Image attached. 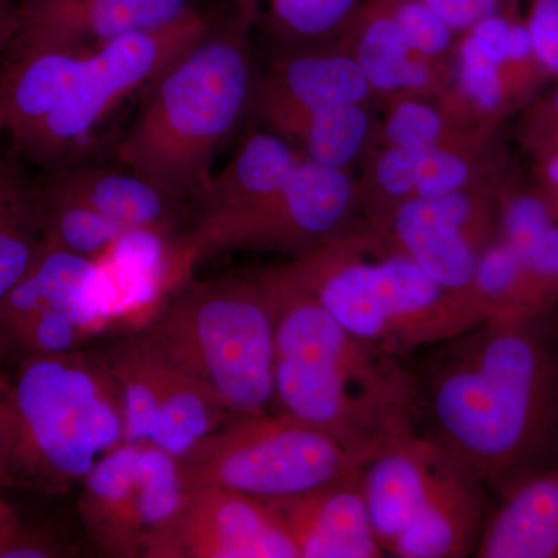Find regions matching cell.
I'll return each instance as SVG.
<instances>
[{
    "instance_id": "cell-1",
    "label": "cell",
    "mask_w": 558,
    "mask_h": 558,
    "mask_svg": "<svg viewBox=\"0 0 558 558\" xmlns=\"http://www.w3.org/2000/svg\"><path fill=\"white\" fill-rule=\"evenodd\" d=\"M548 318L473 326L444 343L418 387L429 435L488 483L537 465L558 436V330Z\"/></svg>"
},
{
    "instance_id": "cell-2",
    "label": "cell",
    "mask_w": 558,
    "mask_h": 558,
    "mask_svg": "<svg viewBox=\"0 0 558 558\" xmlns=\"http://www.w3.org/2000/svg\"><path fill=\"white\" fill-rule=\"evenodd\" d=\"M275 314V400L369 459L414 427L418 385L399 359L348 332L288 266L259 275Z\"/></svg>"
},
{
    "instance_id": "cell-3",
    "label": "cell",
    "mask_w": 558,
    "mask_h": 558,
    "mask_svg": "<svg viewBox=\"0 0 558 558\" xmlns=\"http://www.w3.org/2000/svg\"><path fill=\"white\" fill-rule=\"evenodd\" d=\"M201 9L89 51L33 50L0 61L3 137L36 172L83 159L94 132L121 102L148 89L211 27Z\"/></svg>"
},
{
    "instance_id": "cell-4",
    "label": "cell",
    "mask_w": 558,
    "mask_h": 558,
    "mask_svg": "<svg viewBox=\"0 0 558 558\" xmlns=\"http://www.w3.org/2000/svg\"><path fill=\"white\" fill-rule=\"evenodd\" d=\"M245 0L211 27L146 89L145 101L117 145L124 168L175 205L207 196L213 167L253 94Z\"/></svg>"
},
{
    "instance_id": "cell-5",
    "label": "cell",
    "mask_w": 558,
    "mask_h": 558,
    "mask_svg": "<svg viewBox=\"0 0 558 558\" xmlns=\"http://www.w3.org/2000/svg\"><path fill=\"white\" fill-rule=\"evenodd\" d=\"M123 444V398L98 355L28 359L9 381L0 379V478L69 490Z\"/></svg>"
},
{
    "instance_id": "cell-6",
    "label": "cell",
    "mask_w": 558,
    "mask_h": 558,
    "mask_svg": "<svg viewBox=\"0 0 558 558\" xmlns=\"http://www.w3.org/2000/svg\"><path fill=\"white\" fill-rule=\"evenodd\" d=\"M289 267L348 332L398 359L480 325L472 307L436 284L384 227L344 231Z\"/></svg>"
},
{
    "instance_id": "cell-7",
    "label": "cell",
    "mask_w": 558,
    "mask_h": 558,
    "mask_svg": "<svg viewBox=\"0 0 558 558\" xmlns=\"http://www.w3.org/2000/svg\"><path fill=\"white\" fill-rule=\"evenodd\" d=\"M143 330L231 417L266 413L277 403L275 314L259 277L191 286Z\"/></svg>"
},
{
    "instance_id": "cell-8",
    "label": "cell",
    "mask_w": 558,
    "mask_h": 558,
    "mask_svg": "<svg viewBox=\"0 0 558 558\" xmlns=\"http://www.w3.org/2000/svg\"><path fill=\"white\" fill-rule=\"evenodd\" d=\"M369 517L385 556H473L483 529V480L432 435L400 433L362 465Z\"/></svg>"
},
{
    "instance_id": "cell-9",
    "label": "cell",
    "mask_w": 558,
    "mask_h": 558,
    "mask_svg": "<svg viewBox=\"0 0 558 558\" xmlns=\"http://www.w3.org/2000/svg\"><path fill=\"white\" fill-rule=\"evenodd\" d=\"M366 461L314 425L270 410L231 418L179 465L186 487L215 486L274 502L317 490Z\"/></svg>"
},
{
    "instance_id": "cell-10",
    "label": "cell",
    "mask_w": 558,
    "mask_h": 558,
    "mask_svg": "<svg viewBox=\"0 0 558 558\" xmlns=\"http://www.w3.org/2000/svg\"><path fill=\"white\" fill-rule=\"evenodd\" d=\"M81 486L84 531L95 548L117 558H149L189 492L179 459L145 442L110 451Z\"/></svg>"
},
{
    "instance_id": "cell-11",
    "label": "cell",
    "mask_w": 558,
    "mask_h": 558,
    "mask_svg": "<svg viewBox=\"0 0 558 558\" xmlns=\"http://www.w3.org/2000/svg\"><path fill=\"white\" fill-rule=\"evenodd\" d=\"M100 357L123 398L126 442L153 444L179 459L234 418L145 330L112 344Z\"/></svg>"
},
{
    "instance_id": "cell-12",
    "label": "cell",
    "mask_w": 558,
    "mask_h": 558,
    "mask_svg": "<svg viewBox=\"0 0 558 558\" xmlns=\"http://www.w3.org/2000/svg\"><path fill=\"white\" fill-rule=\"evenodd\" d=\"M384 229L436 284L469 304L476 264L497 236V216L487 201L465 190L400 202Z\"/></svg>"
},
{
    "instance_id": "cell-13",
    "label": "cell",
    "mask_w": 558,
    "mask_h": 558,
    "mask_svg": "<svg viewBox=\"0 0 558 558\" xmlns=\"http://www.w3.org/2000/svg\"><path fill=\"white\" fill-rule=\"evenodd\" d=\"M149 558H300L274 506L215 486L189 487Z\"/></svg>"
},
{
    "instance_id": "cell-14",
    "label": "cell",
    "mask_w": 558,
    "mask_h": 558,
    "mask_svg": "<svg viewBox=\"0 0 558 558\" xmlns=\"http://www.w3.org/2000/svg\"><path fill=\"white\" fill-rule=\"evenodd\" d=\"M354 204L347 170L300 156L284 189L227 231L215 250L253 248L293 253L296 258L344 233Z\"/></svg>"
},
{
    "instance_id": "cell-15",
    "label": "cell",
    "mask_w": 558,
    "mask_h": 558,
    "mask_svg": "<svg viewBox=\"0 0 558 558\" xmlns=\"http://www.w3.org/2000/svg\"><path fill=\"white\" fill-rule=\"evenodd\" d=\"M17 33L10 53L89 51L153 31L196 10V0H14Z\"/></svg>"
},
{
    "instance_id": "cell-16",
    "label": "cell",
    "mask_w": 558,
    "mask_h": 558,
    "mask_svg": "<svg viewBox=\"0 0 558 558\" xmlns=\"http://www.w3.org/2000/svg\"><path fill=\"white\" fill-rule=\"evenodd\" d=\"M299 159L281 135L253 134L236 157L213 175L196 229L180 253L186 266L211 253L227 231L269 204L284 189Z\"/></svg>"
},
{
    "instance_id": "cell-17",
    "label": "cell",
    "mask_w": 558,
    "mask_h": 558,
    "mask_svg": "<svg viewBox=\"0 0 558 558\" xmlns=\"http://www.w3.org/2000/svg\"><path fill=\"white\" fill-rule=\"evenodd\" d=\"M270 505L300 558L385 557L371 521L362 468L310 494Z\"/></svg>"
},
{
    "instance_id": "cell-18",
    "label": "cell",
    "mask_w": 558,
    "mask_h": 558,
    "mask_svg": "<svg viewBox=\"0 0 558 558\" xmlns=\"http://www.w3.org/2000/svg\"><path fill=\"white\" fill-rule=\"evenodd\" d=\"M371 86L354 57L299 51L271 68L258 89L260 112L277 130L318 110L363 105Z\"/></svg>"
},
{
    "instance_id": "cell-19",
    "label": "cell",
    "mask_w": 558,
    "mask_h": 558,
    "mask_svg": "<svg viewBox=\"0 0 558 558\" xmlns=\"http://www.w3.org/2000/svg\"><path fill=\"white\" fill-rule=\"evenodd\" d=\"M502 486L473 557L558 558V464L534 465Z\"/></svg>"
},
{
    "instance_id": "cell-20",
    "label": "cell",
    "mask_w": 558,
    "mask_h": 558,
    "mask_svg": "<svg viewBox=\"0 0 558 558\" xmlns=\"http://www.w3.org/2000/svg\"><path fill=\"white\" fill-rule=\"evenodd\" d=\"M39 311L65 312L84 330L105 318L101 274L95 259L44 242L27 274L0 300V330Z\"/></svg>"
},
{
    "instance_id": "cell-21",
    "label": "cell",
    "mask_w": 558,
    "mask_h": 558,
    "mask_svg": "<svg viewBox=\"0 0 558 558\" xmlns=\"http://www.w3.org/2000/svg\"><path fill=\"white\" fill-rule=\"evenodd\" d=\"M35 175L44 185L100 213L130 233L160 236L171 226L179 207L128 168L110 170L81 159Z\"/></svg>"
},
{
    "instance_id": "cell-22",
    "label": "cell",
    "mask_w": 558,
    "mask_h": 558,
    "mask_svg": "<svg viewBox=\"0 0 558 558\" xmlns=\"http://www.w3.org/2000/svg\"><path fill=\"white\" fill-rule=\"evenodd\" d=\"M351 27L355 36L354 58L371 90L409 94L432 86V61L414 53L384 0H368Z\"/></svg>"
},
{
    "instance_id": "cell-23",
    "label": "cell",
    "mask_w": 558,
    "mask_h": 558,
    "mask_svg": "<svg viewBox=\"0 0 558 558\" xmlns=\"http://www.w3.org/2000/svg\"><path fill=\"white\" fill-rule=\"evenodd\" d=\"M35 174L13 153H0V300L27 274L44 247Z\"/></svg>"
},
{
    "instance_id": "cell-24",
    "label": "cell",
    "mask_w": 558,
    "mask_h": 558,
    "mask_svg": "<svg viewBox=\"0 0 558 558\" xmlns=\"http://www.w3.org/2000/svg\"><path fill=\"white\" fill-rule=\"evenodd\" d=\"M468 300L480 323L549 315L539 306L519 253L498 236L480 256Z\"/></svg>"
},
{
    "instance_id": "cell-25",
    "label": "cell",
    "mask_w": 558,
    "mask_h": 558,
    "mask_svg": "<svg viewBox=\"0 0 558 558\" xmlns=\"http://www.w3.org/2000/svg\"><path fill=\"white\" fill-rule=\"evenodd\" d=\"M33 183L40 230L47 245L95 259L130 234L100 213L44 185L36 175Z\"/></svg>"
},
{
    "instance_id": "cell-26",
    "label": "cell",
    "mask_w": 558,
    "mask_h": 558,
    "mask_svg": "<svg viewBox=\"0 0 558 558\" xmlns=\"http://www.w3.org/2000/svg\"><path fill=\"white\" fill-rule=\"evenodd\" d=\"M369 130L362 105H341L301 117L282 132L299 138L311 160L347 170L365 146Z\"/></svg>"
},
{
    "instance_id": "cell-27",
    "label": "cell",
    "mask_w": 558,
    "mask_h": 558,
    "mask_svg": "<svg viewBox=\"0 0 558 558\" xmlns=\"http://www.w3.org/2000/svg\"><path fill=\"white\" fill-rule=\"evenodd\" d=\"M253 22L264 21L279 38L315 43L351 27L368 0H245Z\"/></svg>"
},
{
    "instance_id": "cell-28",
    "label": "cell",
    "mask_w": 558,
    "mask_h": 558,
    "mask_svg": "<svg viewBox=\"0 0 558 558\" xmlns=\"http://www.w3.org/2000/svg\"><path fill=\"white\" fill-rule=\"evenodd\" d=\"M458 78L462 97L483 116H495L520 92L508 70L488 57L464 32L458 47Z\"/></svg>"
},
{
    "instance_id": "cell-29",
    "label": "cell",
    "mask_w": 558,
    "mask_h": 558,
    "mask_svg": "<svg viewBox=\"0 0 558 558\" xmlns=\"http://www.w3.org/2000/svg\"><path fill=\"white\" fill-rule=\"evenodd\" d=\"M558 223V208L542 190L506 194L497 213V236L517 253Z\"/></svg>"
},
{
    "instance_id": "cell-30",
    "label": "cell",
    "mask_w": 558,
    "mask_h": 558,
    "mask_svg": "<svg viewBox=\"0 0 558 558\" xmlns=\"http://www.w3.org/2000/svg\"><path fill=\"white\" fill-rule=\"evenodd\" d=\"M446 121L428 102L405 98L389 112L385 123L387 145L413 150H428L444 145Z\"/></svg>"
},
{
    "instance_id": "cell-31",
    "label": "cell",
    "mask_w": 558,
    "mask_h": 558,
    "mask_svg": "<svg viewBox=\"0 0 558 558\" xmlns=\"http://www.w3.org/2000/svg\"><path fill=\"white\" fill-rule=\"evenodd\" d=\"M398 22L411 49L418 57L433 61L442 57L453 43L454 31L424 0H384Z\"/></svg>"
},
{
    "instance_id": "cell-32",
    "label": "cell",
    "mask_w": 558,
    "mask_h": 558,
    "mask_svg": "<svg viewBox=\"0 0 558 558\" xmlns=\"http://www.w3.org/2000/svg\"><path fill=\"white\" fill-rule=\"evenodd\" d=\"M470 179V161L447 145L438 146L422 154L414 197L435 199L449 196L468 190Z\"/></svg>"
},
{
    "instance_id": "cell-33",
    "label": "cell",
    "mask_w": 558,
    "mask_h": 558,
    "mask_svg": "<svg viewBox=\"0 0 558 558\" xmlns=\"http://www.w3.org/2000/svg\"><path fill=\"white\" fill-rule=\"evenodd\" d=\"M424 153L425 150L403 149L388 145L377 157L374 165V179L380 193L395 204L392 208L400 202L414 197L418 167Z\"/></svg>"
},
{
    "instance_id": "cell-34",
    "label": "cell",
    "mask_w": 558,
    "mask_h": 558,
    "mask_svg": "<svg viewBox=\"0 0 558 558\" xmlns=\"http://www.w3.org/2000/svg\"><path fill=\"white\" fill-rule=\"evenodd\" d=\"M524 22L538 64L558 76V0H531Z\"/></svg>"
},
{
    "instance_id": "cell-35",
    "label": "cell",
    "mask_w": 558,
    "mask_h": 558,
    "mask_svg": "<svg viewBox=\"0 0 558 558\" xmlns=\"http://www.w3.org/2000/svg\"><path fill=\"white\" fill-rule=\"evenodd\" d=\"M450 25L451 31H469L472 25L497 13L505 7L506 0H424Z\"/></svg>"
},
{
    "instance_id": "cell-36",
    "label": "cell",
    "mask_w": 558,
    "mask_h": 558,
    "mask_svg": "<svg viewBox=\"0 0 558 558\" xmlns=\"http://www.w3.org/2000/svg\"><path fill=\"white\" fill-rule=\"evenodd\" d=\"M531 135L538 154L553 148L558 142V87L543 108L535 113Z\"/></svg>"
},
{
    "instance_id": "cell-37",
    "label": "cell",
    "mask_w": 558,
    "mask_h": 558,
    "mask_svg": "<svg viewBox=\"0 0 558 558\" xmlns=\"http://www.w3.org/2000/svg\"><path fill=\"white\" fill-rule=\"evenodd\" d=\"M17 16L14 0H0V61L16 38Z\"/></svg>"
},
{
    "instance_id": "cell-38",
    "label": "cell",
    "mask_w": 558,
    "mask_h": 558,
    "mask_svg": "<svg viewBox=\"0 0 558 558\" xmlns=\"http://www.w3.org/2000/svg\"><path fill=\"white\" fill-rule=\"evenodd\" d=\"M7 519H9V515H7V508L2 502H0V521H5Z\"/></svg>"
},
{
    "instance_id": "cell-39",
    "label": "cell",
    "mask_w": 558,
    "mask_h": 558,
    "mask_svg": "<svg viewBox=\"0 0 558 558\" xmlns=\"http://www.w3.org/2000/svg\"><path fill=\"white\" fill-rule=\"evenodd\" d=\"M3 137V112L2 108H0V138Z\"/></svg>"
},
{
    "instance_id": "cell-40",
    "label": "cell",
    "mask_w": 558,
    "mask_h": 558,
    "mask_svg": "<svg viewBox=\"0 0 558 558\" xmlns=\"http://www.w3.org/2000/svg\"><path fill=\"white\" fill-rule=\"evenodd\" d=\"M558 148V142L556 143V145L553 146V148L550 149H557ZM549 150V149H548ZM543 153H545V150H543Z\"/></svg>"
}]
</instances>
